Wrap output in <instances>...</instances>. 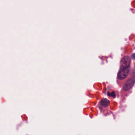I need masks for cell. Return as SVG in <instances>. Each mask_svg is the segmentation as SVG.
I'll use <instances>...</instances> for the list:
<instances>
[{
	"label": "cell",
	"mask_w": 135,
	"mask_h": 135,
	"mask_svg": "<svg viewBox=\"0 0 135 135\" xmlns=\"http://www.w3.org/2000/svg\"><path fill=\"white\" fill-rule=\"evenodd\" d=\"M130 67L127 68L120 67L117 77V83L118 86L121 87L126 80L129 79L131 75Z\"/></svg>",
	"instance_id": "6da1fadb"
},
{
	"label": "cell",
	"mask_w": 135,
	"mask_h": 135,
	"mask_svg": "<svg viewBox=\"0 0 135 135\" xmlns=\"http://www.w3.org/2000/svg\"><path fill=\"white\" fill-rule=\"evenodd\" d=\"M134 83H135V74L134 73L133 75H132L131 72V75L130 77L129 78V79L127 80H126L122 86V89L121 91V92H122V93L121 94H124V96H125L126 94H128L129 91L132 89Z\"/></svg>",
	"instance_id": "7a4b0ae2"
},
{
	"label": "cell",
	"mask_w": 135,
	"mask_h": 135,
	"mask_svg": "<svg viewBox=\"0 0 135 135\" xmlns=\"http://www.w3.org/2000/svg\"><path fill=\"white\" fill-rule=\"evenodd\" d=\"M110 102L106 98H102L98 103V107L99 108L101 112L104 113L109 112Z\"/></svg>",
	"instance_id": "3957f363"
},
{
	"label": "cell",
	"mask_w": 135,
	"mask_h": 135,
	"mask_svg": "<svg viewBox=\"0 0 135 135\" xmlns=\"http://www.w3.org/2000/svg\"><path fill=\"white\" fill-rule=\"evenodd\" d=\"M131 64V59L128 56H125L121 59L120 63V67L127 68L130 67Z\"/></svg>",
	"instance_id": "277c9868"
},
{
	"label": "cell",
	"mask_w": 135,
	"mask_h": 135,
	"mask_svg": "<svg viewBox=\"0 0 135 135\" xmlns=\"http://www.w3.org/2000/svg\"><path fill=\"white\" fill-rule=\"evenodd\" d=\"M107 95L109 98H111L112 99H114L116 98L117 96V93L115 91H108L107 93Z\"/></svg>",
	"instance_id": "5b68a950"
}]
</instances>
